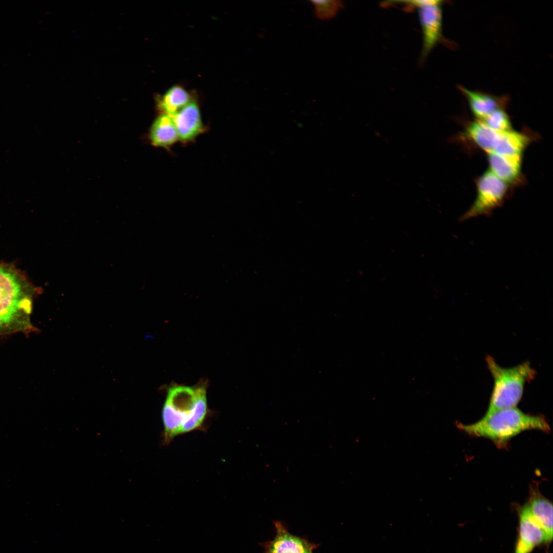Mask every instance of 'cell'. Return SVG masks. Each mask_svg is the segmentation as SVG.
<instances>
[{"mask_svg":"<svg viewBox=\"0 0 553 553\" xmlns=\"http://www.w3.org/2000/svg\"><path fill=\"white\" fill-rule=\"evenodd\" d=\"M32 288L16 269L0 264V335L32 329Z\"/></svg>","mask_w":553,"mask_h":553,"instance_id":"1","label":"cell"},{"mask_svg":"<svg viewBox=\"0 0 553 553\" xmlns=\"http://www.w3.org/2000/svg\"><path fill=\"white\" fill-rule=\"evenodd\" d=\"M207 410L204 385H175L169 388L162 411L165 439L199 427Z\"/></svg>","mask_w":553,"mask_h":553,"instance_id":"2","label":"cell"},{"mask_svg":"<svg viewBox=\"0 0 553 553\" xmlns=\"http://www.w3.org/2000/svg\"><path fill=\"white\" fill-rule=\"evenodd\" d=\"M458 426L467 434L491 440L499 447L504 446L512 437L526 430H550L543 416L525 413L516 407L485 414L475 423H459Z\"/></svg>","mask_w":553,"mask_h":553,"instance_id":"3","label":"cell"},{"mask_svg":"<svg viewBox=\"0 0 553 553\" xmlns=\"http://www.w3.org/2000/svg\"><path fill=\"white\" fill-rule=\"evenodd\" d=\"M485 360L494 380L485 414L516 407L522 397L525 384L535 377V370L527 361L505 368L499 365L491 356H487Z\"/></svg>","mask_w":553,"mask_h":553,"instance_id":"4","label":"cell"},{"mask_svg":"<svg viewBox=\"0 0 553 553\" xmlns=\"http://www.w3.org/2000/svg\"><path fill=\"white\" fill-rule=\"evenodd\" d=\"M506 184L490 170L484 173L477 181V196L474 202L460 220L491 214L502 204L507 193Z\"/></svg>","mask_w":553,"mask_h":553,"instance_id":"5","label":"cell"},{"mask_svg":"<svg viewBox=\"0 0 553 553\" xmlns=\"http://www.w3.org/2000/svg\"><path fill=\"white\" fill-rule=\"evenodd\" d=\"M407 5L416 8L423 37L421 60L441 40L442 34V11L441 1H411Z\"/></svg>","mask_w":553,"mask_h":553,"instance_id":"6","label":"cell"},{"mask_svg":"<svg viewBox=\"0 0 553 553\" xmlns=\"http://www.w3.org/2000/svg\"><path fill=\"white\" fill-rule=\"evenodd\" d=\"M519 527L514 553H530L536 547L551 542L547 534L523 505L518 509Z\"/></svg>","mask_w":553,"mask_h":553,"instance_id":"7","label":"cell"},{"mask_svg":"<svg viewBox=\"0 0 553 553\" xmlns=\"http://www.w3.org/2000/svg\"><path fill=\"white\" fill-rule=\"evenodd\" d=\"M273 523L275 536L273 539L263 544L264 553H313L318 546L317 544L289 533L281 521Z\"/></svg>","mask_w":553,"mask_h":553,"instance_id":"8","label":"cell"},{"mask_svg":"<svg viewBox=\"0 0 553 553\" xmlns=\"http://www.w3.org/2000/svg\"><path fill=\"white\" fill-rule=\"evenodd\" d=\"M172 117L182 142L191 141L204 131L199 108L193 101Z\"/></svg>","mask_w":553,"mask_h":553,"instance_id":"9","label":"cell"},{"mask_svg":"<svg viewBox=\"0 0 553 553\" xmlns=\"http://www.w3.org/2000/svg\"><path fill=\"white\" fill-rule=\"evenodd\" d=\"M529 514L543 527L552 541L553 537L552 504L537 489L533 488L524 505Z\"/></svg>","mask_w":553,"mask_h":553,"instance_id":"10","label":"cell"},{"mask_svg":"<svg viewBox=\"0 0 553 553\" xmlns=\"http://www.w3.org/2000/svg\"><path fill=\"white\" fill-rule=\"evenodd\" d=\"M459 88L466 98L471 110L477 120H483L495 110L502 108L503 98L471 90L463 87L459 86Z\"/></svg>","mask_w":553,"mask_h":553,"instance_id":"11","label":"cell"},{"mask_svg":"<svg viewBox=\"0 0 553 553\" xmlns=\"http://www.w3.org/2000/svg\"><path fill=\"white\" fill-rule=\"evenodd\" d=\"M491 171L505 183H513L520 176L521 156L488 153Z\"/></svg>","mask_w":553,"mask_h":553,"instance_id":"12","label":"cell"},{"mask_svg":"<svg viewBox=\"0 0 553 553\" xmlns=\"http://www.w3.org/2000/svg\"><path fill=\"white\" fill-rule=\"evenodd\" d=\"M152 145L167 148L179 140L177 131L171 116L161 113L153 122L149 132Z\"/></svg>","mask_w":553,"mask_h":553,"instance_id":"13","label":"cell"},{"mask_svg":"<svg viewBox=\"0 0 553 553\" xmlns=\"http://www.w3.org/2000/svg\"><path fill=\"white\" fill-rule=\"evenodd\" d=\"M465 133L470 139L487 154L493 152L499 134V132L491 129L480 120L470 123Z\"/></svg>","mask_w":553,"mask_h":553,"instance_id":"14","label":"cell"},{"mask_svg":"<svg viewBox=\"0 0 553 553\" xmlns=\"http://www.w3.org/2000/svg\"><path fill=\"white\" fill-rule=\"evenodd\" d=\"M529 140L526 135L512 130L499 132L493 153L505 156H521Z\"/></svg>","mask_w":553,"mask_h":553,"instance_id":"15","label":"cell"},{"mask_svg":"<svg viewBox=\"0 0 553 553\" xmlns=\"http://www.w3.org/2000/svg\"><path fill=\"white\" fill-rule=\"evenodd\" d=\"M192 101L186 90L181 86H175L159 99L157 105L162 113L172 116Z\"/></svg>","mask_w":553,"mask_h":553,"instance_id":"16","label":"cell"},{"mask_svg":"<svg viewBox=\"0 0 553 553\" xmlns=\"http://www.w3.org/2000/svg\"><path fill=\"white\" fill-rule=\"evenodd\" d=\"M315 16L321 20H329L335 17L343 4L339 1H312Z\"/></svg>","mask_w":553,"mask_h":553,"instance_id":"17","label":"cell"},{"mask_svg":"<svg viewBox=\"0 0 553 553\" xmlns=\"http://www.w3.org/2000/svg\"><path fill=\"white\" fill-rule=\"evenodd\" d=\"M482 121L497 132H503L512 130L508 116L502 108L495 110Z\"/></svg>","mask_w":553,"mask_h":553,"instance_id":"18","label":"cell"}]
</instances>
